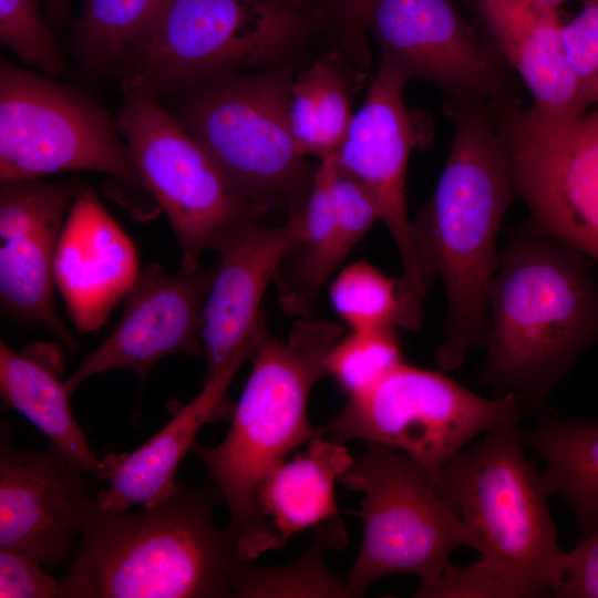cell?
<instances>
[{
  "label": "cell",
  "instance_id": "1",
  "mask_svg": "<svg viewBox=\"0 0 598 598\" xmlns=\"http://www.w3.org/2000/svg\"><path fill=\"white\" fill-rule=\"evenodd\" d=\"M594 262L533 221L499 251L488 290L486 358L477 379L539 411L598 346Z\"/></svg>",
  "mask_w": 598,
  "mask_h": 598
},
{
  "label": "cell",
  "instance_id": "2",
  "mask_svg": "<svg viewBox=\"0 0 598 598\" xmlns=\"http://www.w3.org/2000/svg\"><path fill=\"white\" fill-rule=\"evenodd\" d=\"M481 102H458L451 151L431 199L413 221L425 286L446 295L437 364L447 371L485 346L497 238L515 193L507 145Z\"/></svg>",
  "mask_w": 598,
  "mask_h": 598
},
{
  "label": "cell",
  "instance_id": "3",
  "mask_svg": "<svg viewBox=\"0 0 598 598\" xmlns=\"http://www.w3.org/2000/svg\"><path fill=\"white\" fill-rule=\"evenodd\" d=\"M215 492L177 482L138 513L96 508L61 579L60 598L233 597L244 560L214 519Z\"/></svg>",
  "mask_w": 598,
  "mask_h": 598
},
{
  "label": "cell",
  "instance_id": "4",
  "mask_svg": "<svg viewBox=\"0 0 598 598\" xmlns=\"http://www.w3.org/2000/svg\"><path fill=\"white\" fill-rule=\"evenodd\" d=\"M342 333L338 324L313 316L298 318L286 339L264 326L225 439L216 446H192L228 507L226 530L244 560L265 553L257 511L261 481L292 451L324 435L310 422L308 403L327 375L326 355Z\"/></svg>",
  "mask_w": 598,
  "mask_h": 598
},
{
  "label": "cell",
  "instance_id": "5",
  "mask_svg": "<svg viewBox=\"0 0 598 598\" xmlns=\"http://www.w3.org/2000/svg\"><path fill=\"white\" fill-rule=\"evenodd\" d=\"M508 422L458 452L435 484L474 534L473 566L503 598L540 597L557 588L567 551L559 545L540 472Z\"/></svg>",
  "mask_w": 598,
  "mask_h": 598
},
{
  "label": "cell",
  "instance_id": "6",
  "mask_svg": "<svg viewBox=\"0 0 598 598\" xmlns=\"http://www.w3.org/2000/svg\"><path fill=\"white\" fill-rule=\"evenodd\" d=\"M363 494L357 515L362 538L347 575L350 597L363 596L378 579L396 574L420 578L414 597H423L460 547L476 549L474 534L439 492L429 472L405 453L365 443L340 477Z\"/></svg>",
  "mask_w": 598,
  "mask_h": 598
},
{
  "label": "cell",
  "instance_id": "7",
  "mask_svg": "<svg viewBox=\"0 0 598 598\" xmlns=\"http://www.w3.org/2000/svg\"><path fill=\"white\" fill-rule=\"evenodd\" d=\"M301 17L271 0H168L115 66L157 97L280 58Z\"/></svg>",
  "mask_w": 598,
  "mask_h": 598
},
{
  "label": "cell",
  "instance_id": "8",
  "mask_svg": "<svg viewBox=\"0 0 598 598\" xmlns=\"http://www.w3.org/2000/svg\"><path fill=\"white\" fill-rule=\"evenodd\" d=\"M116 126L148 193L166 214L182 252V267H199L206 250L266 212L248 200L214 157L148 89L122 80Z\"/></svg>",
  "mask_w": 598,
  "mask_h": 598
},
{
  "label": "cell",
  "instance_id": "9",
  "mask_svg": "<svg viewBox=\"0 0 598 598\" xmlns=\"http://www.w3.org/2000/svg\"><path fill=\"white\" fill-rule=\"evenodd\" d=\"M513 394L485 398L444 373L406 363L347 403L322 426L324 436L399 450L435 478L466 445L488 430L519 422Z\"/></svg>",
  "mask_w": 598,
  "mask_h": 598
},
{
  "label": "cell",
  "instance_id": "10",
  "mask_svg": "<svg viewBox=\"0 0 598 598\" xmlns=\"http://www.w3.org/2000/svg\"><path fill=\"white\" fill-rule=\"evenodd\" d=\"M116 123L83 91L0 65V181L91 171L146 190Z\"/></svg>",
  "mask_w": 598,
  "mask_h": 598
},
{
  "label": "cell",
  "instance_id": "11",
  "mask_svg": "<svg viewBox=\"0 0 598 598\" xmlns=\"http://www.w3.org/2000/svg\"><path fill=\"white\" fill-rule=\"evenodd\" d=\"M291 80L282 72L229 73L178 95L175 113L236 188L267 210L280 195H299L302 155L289 124Z\"/></svg>",
  "mask_w": 598,
  "mask_h": 598
},
{
  "label": "cell",
  "instance_id": "12",
  "mask_svg": "<svg viewBox=\"0 0 598 598\" xmlns=\"http://www.w3.org/2000/svg\"><path fill=\"white\" fill-rule=\"evenodd\" d=\"M501 134L530 221L598 265V107L575 115L509 109Z\"/></svg>",
  "mask_w": 598,
  "mask_h": 598
},
{
  "label": "cell",
  "instance_id": "13",
  "mask_svg": "<svg viewBox=\"0 0 598 598\" xmlns=\"http://www.w3.org/2000/svg\"><path fill=\"white\" fill-rule=\"evenodd\" d=\"M409 80L380 63L361 107L336 152L337 166L355 178L373 198L402 262L401 289L406 306L424 307L423 282L406 205V172L412 150L424 141L423 126L404 103Z\"/></svg>",
  "mask_w": 598,
  "mask_h": 598
},
{
  "label": "cell",
  "instance_id": "14",
  "mask_svg": "<svg viewBox=\"0 0 598 598\" xmlns=\"http://www.w3.org/2000/svg\"><path fill=\"white\" fill-rule=\"evenodd\" d=\"M215 274L216 265L167 274L151 264L141 271L113 331L63 382L68 393L110 370H132L143 382L164 357L203 354L204 308Z\"/></svg>",
  "mask_w": 598,
  "mask_h": 598
},
{
  "label": "cell",
  "instance_id": "15",
  "mask_svg": "<svg viewBox=\"0 0 598 598\" xmlns=\"http://www.w3.org/2000/svg\"><path fill=\"white\" fill-rule=\"evenodd\" d=\"M82 187L41 178L0 181V302L14 320L76 342L54 303V260L66 215Z\"/></svg>",
  "mask_w": 598,
  "mask_h": 598
},
{
  "label": "cell",
  "instance_id": "16",
  "mask_svg": "<svg viewBox=\"0 0 598 598\" xmlns=\"http://www.w3.org/2000/svg\"><path fill=\"white\" fill-rule=\"evenodd\" d=\"M367 27L381 62L433 82L458 102L499 94L497 65L451 0H372Z\"/></svg>",
  "mask_w": 598,
  "mask_h": 598
},
{
  "label": "cell",
  "instance_id": "17",
  "mask_svg": "<svg viewBox=\"0 0 598 598\" xmlns=\"http://www.w3.org/2000/svg\"><path fill=\"white\" fill-rule=\"evenodd\" d=\"M0 444V548L24 551L53 568L70 559L96 511L85 471L54 451Z\"/></svg>",
  "mask_w": 598,
  "mask_h": 598
},
{
  "label": "cell",
  "instance_id": "18",
  "mask_svg": "<svg viewBox=\"0 0 598 598\" xmlns=\"http://www.w3.org/2000/svg\"><path fill=\"white\" fill-rule=\"evenodd\" d=\"M302 196L292 198L278 227L243 224L218 245L216 274L204 308V381L239 358H250L265 326L260 312L266 289L300 236Z\"/></svg>",
  "mask_w": 598,
  "mask_h": 598
},
{
  "label": "cell",
  "instance_id": "19",
  "mask_svg": "<svg viewBox=\"0 0 598 598\" xmlns=\"http://www.w3.org/2000/svg\"><path fill=\"white\" fill-rule=\"evenodd\" d=\"M140 275L132 240L96 194L82 188L63 225L54 281L80 334L97 330Z\"/></svg>",
  "mask_w": 598,
  "mask_h": 598
},
{
  "label": "cell",
  "instance_id": "20",
  "mask_svg": "<svg viewBox=\"0 0 598 598\" xmlns=\"http://www.w3.org/2000/svg\"><path fill=\"white\" fill-rule=\"evenodd\" d=\"M246 360L239 358L204 381L203 390L138 448L120 455L112 453L103 460L109 486L97 492L99 511L125 512L135 504L152 507L175 491L178 465L199 429L225 410L227 389Z\"/></svg>",
  "mask_w": 598,
  "mask_h": 598
},
{
  "label": "cell",
  "instance_id": "21",
  "mask_svg": "<svg viewBox=\"0 0 598 598\" xmlns=\"http://www.w3.org/2000/svg\"><path fill=\"white\" fill-rule=\"evenodd\" d=\"M495 44L523 79L532 107L553 115L586 112L561 43L559 10L528 0H476Z\"/></svg>",
  "mask_w": 598,
  "mask_h": 598
},
{
  "label": "cell",
  "instance_id": "22",
  "mask_svg": "<svg viewBox=\"0 0 598 598\" xmlns=\"http://www.w3.org/2000/svg\"><path fill=\"white\" fill-rule=\"evenodd\" d=\"M353 457L343 443L321 435L266 474L257 492L265 551L337 516L336 483Z\"/></svg>",
  "mask_w": 598,
  "mask_h": 598
},
{
  "label": "cell",
  "instance_id": "23",
  "mask_svg": "<svg viewBox=\"0 0 598 598\" xmlns=\"http://www.w3.org/2000/svg\"><path fill=\"white\" fill-rule=\"evenodd\" d=\"M41 350V354L40 348L31 347L18 352L1 339V399L38 427L49 439L50 447L87 474L105 481V464L97 458L75 421L70 394L60 381V355L50 347Z\"/></svg>",
  "mask_w": 598,
  "mask_h": 598
},
{
  "label": "cell",
  "instance_id": "24",
  "mask_svg": "<svg viewBox=\"0 0 598 598\" xmlns=\"http://www.w3.org/2000/svg\"><path fill=\"white\" fill-rule=\"evenodd\" d=\"M334 154L321 158L311 177L302 196L300 236L274 279L282 310L298 318L313 316L323 286L357 245L336 221Z\"/></svg>",
  "mask_w": 598,
  "mask_h": 598
},
{
  "label": "cell",
  "instance_id": "25",
  "mask_svg": "<svg viewBox=\"0 0 598 598\" xmlns=\"http://www.w3.org/2000/svg\"><path fill=\"white\" fill-rule=\"evenodd\" d=\"M525 447L544 463L542 481L548 496L570 508L580 538L598 528V420L564 417L544 411L526 430Z\"/></svg>",
  "mask_w": 598,
  "mask_h": 598
},
{
  "label": "cell",
  "instance_id": "26",
  "mask_svg": "<svg viewBox=\"0 0 598 598\" xmlns=\"http://www.w3.org/2000/svg\"><path fill=\"white\" fill-rule=\"evenodd\" d=\"M348 533L337 516L317 527L313 540L293 561L282 566H261L243 560L233 584V597H350L347 576L332 573L326 565V553L340 549Z\"/></svg>",
  "mask_w": 598,
  "mask_h": 598
},
{
  "label": "cell",
  "instance_id": "27",
  "mask_svg": "<svg viewBox=\"0 0 598 598\" xmlns=\"http://www.w3.org/2000/svg\"><path fill=\"white\" fill-rule=\"evenodd\" d=\"M352 117L346 83L333 63L317 61L291 80L289 124L302 156L334 154Z\"/></svg>",
  "mask_w": 598,
  "mask_h": 598
},
{
  "label": "cell",
  "instance_id": "28",
  "mask_svg": "<svg viewBox=\"0 0 598 598\" xmlns=\"http://www.w3.org/2000/svg\"><path fill=\"white\" fill-rule=\"evenodd\" d=\"M168 0H82L72 31L78 60L107 71L152 22Z\"/></svg>",
  "mask_w": 598,
  "mask_h": 598
},
{
  "label": "cell",
  "instance_id": "29",
  "mask_svg": "<svg viewBox=\"0 0 598 598\" xmlns=\"http://www.w3.org/2000/svg\"><path fill=\"white\" fill-rule=\"evenodd\" d=\"M329 293L351 331L401 327L400 279L390 278L369 262L347 266L331 282Z\"/></svg>",
  "mask_w": 598,
  "mask_h": 598
},
{
  "label": "cell",
  "instance_id": "30",
  "mask_svg": "<svg viewBox=\"0 0 598 598\" xmlns=\"http://www.w3.org/2000/svg\"><path fill=\"white\" fill-rule=\"evenodd\" d=\"M402 362L396 329L350 331L327 353L324 370L352 396L372 388Z\"/></svg>",
  "mask_w": 598,
  "mask_h": 598
},
{
  "label": "cell",
  "instance_id": "31",
  "mask_svg": "<svg viewBox=\"0 0 598 598\" xmlns=\"http://www.w3.org/2000/svg\"><path fill=\"white\" fill-rule=\"evenodd\" d=\"M0 42L22 62L41 69L49 76L66 70L64 55L38 0H0Z\"/></svg>",
  "mask_w": 598,
  "mask_h": 598
},
{
  "label": "cell",
  "instance_id": "32",
  "mask_svg": "<svg viewBox=\"0 0 598 598\" xmlns=\"http://www.w3.org/2000/svg\"><path fill=\"white\" fill-rule=\"evenodd\" d=\"M570 20L563 21L564 53L585 111L598 107V0H585Z\"/></svg>",
  "mask_w": 598,
  "mask_h": 598
},
{
  "label": "cell",
  "instance_id": "33",
  "mask_svg": "<svg viewBox=\"0 0 598 598\" xmlns=\"http://www.w3.org/2000/svg\"><path fill=\"white\" fill-rule=\"evenodd\" d=\"M42 566L24 551L0 548V597L60 598L61 580Z\"/></svg>",
  "mask_w": 598,
  "mask_h": 598
},
{
  "label": "cell",
  "instance_id": "34",
  "mask_svg": "<svg viewBox=\"0 0 598 598\" xmlns=\"http://www.w3.org/2000/svg\"><path fill=\"white\" fill-rule=\"evenodd\" d=\"M553 596L598 598V528L567 551L565 570Z\"/></svg>",
  "mask_w": 598,
  "mask_h": 598
},
{
  "label": "cell",
  "instance_id": "35",
  "mask_svg": "<svg viewBox=\"0 0 598 598\" xmlns=\"http://www.w3.org/2000/svg\"><path fill=\"white\" fill-rule=\"evenodd\" d=\"M348 34L361 41L372 0H332Z\"/></svg>",
  "mask_w": 598,
  "mask_h": 598
},
{
  "label": "cell",
  "instance_id": "36",
  "mask_svg": "<svg viewBox=\"0 0 598 598\" xmlns=\"http://www.w3.org/2000/svg\"><path fill=\"white\" fill-rule=\"evenodd\" d=\"M50 21L54 27L62 25L69 18L70 0H44Z\"/></svg>",
  "mask_w": 598,
  "mask_h": 598
},
{
  "label": "cell",
  "instance_id": "37",
  "mask_svg": "<svg viewBox=\"0 0 598 598\" xmlns=\"http://www.w3.org/2000/svg\"><path fill=\"white\" fill-rule=\"evenodd\" d=\"M528 1L534 2L538 6L545 7V8L559 10L560 6L571 0H528ZM578 1L582 2L585 0H578Z\"/></svg>",
  "mask_w": 598,
  "mask_h": 598
},
{
  "label": "cell",
  "instance_id": "38",
  "mask_svg": "<svg viewBox=\"0 0 598 598\" xmlns=\"http://www.w3.org/2000/svg\"><path fill=\"white\" fill-rule=\"evenodd\" d=\"M271 1L282 3L283 0H271Z\"/></svg>",
  "mask_w": 598,
  "mask_h": 598
}]
</instances>
